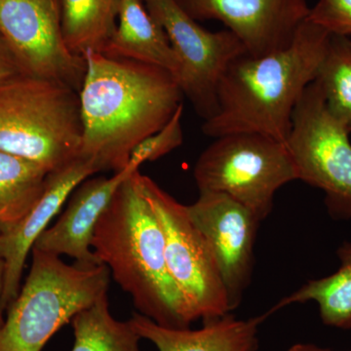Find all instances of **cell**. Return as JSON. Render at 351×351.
Listing matches in <instances>:
<instances>
[{"label": "cell", "mask_w": 351, "mask_h": 351, "mask_svg": "<svg viewBox=\"0 0 351 351\" xmlns=\"http://www.w3.org/2000/svg\"><path fill=\"white\" fill-rule=\"evenodd\" d=\"M134 173L101 214L92 249L131 295L138 313L160 326L186 329L193 319L168 269L158 219L138 191Z\"/></svg>", "instance_id": "3"}, {"label": "cell", "mask_w": 351, "mask_h": 351, "mask_svg": "<svg viewBox=\"0 0 351 351\" xmlns=\"http://www.w3.org/2000/svg\"><path fill=\"white\" fill-rule=\"evenodd\" d=\"M25 75L5 39L0 34V84Z\"/></svg>", "instance_id": "24"}, {"label": "cell", "mask_w": 351, "mask_h": 351, "mask_svg": "<svg viewBox=\"0 0 351 351\" xmlns=\"http://www.w3.org/2000/svg\"><path fill=\"white\" fill-rule=\"evenodd\" d=\"M350 135L328 110L314 80L295 106L286 145L298 179L324 193L328 214L336 221L351 219Z\"/></svg>", "instance_id": "8"}, {"label": "cell", "mask_w": 351, "mask_h": 351, "mask_svg": "<svg viewBox=\"0 0 351 351\" xmlns=\"http://www.w3.org/2000/svg\"><path fill=\"white\" fill-rule=\"evenodd\" d=\"M316 80L328 110L351 133V36L332 34L318 69Z\"/></svg>", "instance_id": "21"}, {"label": "cell", "mask_w": 351, "mask_h": 351, "mask_svg": "<svg viewBox=\"0 0 351 351\" xmlns=\"http://www.w3.org/2000/svg\"><path fill=\"white\" fill-rule=\"evenodd\" d=\"M339 267L334 274L313 279L299 290L272 306L265 317L294 304L314 302L319 309L321 320L327 326L351 330V242H343L337 249Z\"/></svg>", "instance_id": "17"}, {"label": "cell", "mask_w": 351, "mask_h": 351, "mask_svg": "<svg viewBox=\"0 0 351 351\" xmlns=\"http://www.w3.org/2000/svg\"><path fill=\"white\" fill-rule=\"evenodd\" d=\"M134 179L152 209L164 237L166 263L188 304L193 322L223 317L232 313L216 258L206 239L178 202L140 170Z\"/></svg>", "instance_id": "7"}, {"label": "cell", "mask_w": 351, "mask_h": 351, "mask_svg": "<svg viewBox=\"0 0 351 351\" xmlns=\"http://www.w3.org/2000/svg\"><path fill=\"white\" fill-rule=\"evenodd\" d=\"M186 211L213 252L230 311H234L251 284L254 248L262 221L249 208L221 193H199Z\"/></svg>", "instance_id": "11"}, {"label": "cell", "mask_w": 351, "mask_h": 351, "mask_svg": "<svg viewBox=\"0 0 351 351\" xmlns=\"http://www.w3.org/2000/svg\"><path fill=\"white\" fill-rule=\"evenodd\" d=\"M49 171L0 151V230L13 225L36 203Z\"/></svg>", "instance_id": "20"}, {"label": "cell", "mask_w": 351, "mask_h": 351, "mask_svg": "<svg viewBox=\"0 0 351 351\" xmlns=\"http://www.w3.org/2000/svg\"><path fill=\"white\" fill-rule=\"evenodd\" d=\"M117 20L103 54L160 66L180 80L181 61L142 0H119Z\"/></svg>", "instance_id": "16"}, {"label": "cell", "mask_w": 351, "mask_h": 351, "mask_svg": "<svg viewBox=\"0 0 351 351\" xmlns=\"http://www.w3.org/2000/svg\"><path fill=\"white\" fill-rule=\"evenodd\" d=\"M184 104L176 110L167 123L156 133L145 138L132 152L129 163L140 168L145 162L157 160L181 147L184 141L182 119Z\"/></svg>", "instance_id": "22"}, {"label": "cell", "mask_w": 351, "mask_h": 351, "mask_svg": "<svg viewBox=\"0 0 351 351\" xmlns=\"http://www.w3.org/2000/svg\"><path fill=\"white\" fill-rule=\"evenodd\" d=\"M138 170L128 163L112 177L88 178L69 196L68 206L56 223L48 226L32 248L58 257L69 256L82 269L101 265L92 250L95 228L120 184Z\"/></svg>", "instance_id": "14"}, {"label": "cell", "mask_w": 351, "mask_h": 351, "mask_svg": "<svg viewBox=\"0 0 351 351\" xmlns=\"http://www.w3.org/2000/svg\"><path fill=\"white\" fill-rule=\"evenodd\" d=\"M119 0H61L64 41L75 55L103 53L117 27Z\"/></svg>", "instance_id": "18"}, {"label": "cell", "mask_w": 351, "mask_h": 351, "mask_svg": "<svg viewBox=\"0 0 351 351\" xmlns=\"http://www.w3.org/2000/svg\"><path fill=\"white\" fill-rule=\"evenodd\" d=\"M32 253L31 271L0 329V351H41L60 328L108 294L107 265L82 269L38 249Z\"/></svg>", "instance_id": "5"}, {"label": "cell", "mask_w": 351, "mask_h": 351, "mask_svg": "<svg viewBox=\"0 0 351 351\" xmlns=\"http://www.w3.org/2000/svg\"><path fill=\"white\" fill-rule=\"evenodd\" d=\"M265 319V314L242 320L228 313L204 321L198 330L162 327L141 313H134L129 321L138 336L152 341L158 351H256L258 326Z\"/></svg>", "instance_id": "15"}, {"label": "cell", "mask_w": 351, "mask_h": 351, "mask_svg": "<svg viewBox=\"0 0 351 351\" xmlns=\"http://www.w3.org/2000/svg\"><path fill=\"white\" fill-rule=\"evenodd\" d=\"M80 91V156L99 172L125 169L133 149L162 128L182 104L179 80L160 66L87 51Z\"/></svg>", "instance_id": "1"}, {"label": "cell", "mask_w": 351, "mask_h": 351, "mask_svg": "<svg viewBox=\"0 0 351 351\" xmlns=\"http://www.w3.org/2000/svg\"><path fill=\"white\" fill-rule=\"evenodd\" d=\"M197 21H219L248 54L265 56L285 49L306 21V0H176Z\"/></svg>", "instance_id": "12"}, {"label": "cell", "mask_w": 351, "mask_h": 351, "mask_svg": "<svg viewBox=\"0 0 351 351\" xmlns=\"http://www.w3.org/2000/svg\"><path fill=\"white\" fill-rule=\"evenodd\" d=\"M75 345L71 351H141V338L130 321L114 319L108 294L80 311L71 319Z\"/></svg>", "instance_id": "19"}, {"label": "cell", "mask_w": 351, "mask_h": 351, "mask_svg": "<svg viewBox=\"0 0 351 351\" xmlns=\"http://www.w3.org/2000/svg\"><path fill=\"white\" fill-rule=\"evenodd\" d=\"M215 138L193 169L198 191L225 193L263 221L274 209L276 191L299 180L287 145L256 133Z\"/></svg>", "instance_id": "6"}, {"label": "cell", "mask_w": 351, "mask_h": 351, "mask_svg": "<svg viewBox=\"0 0 351 351\" xmlns=\"http://www.w3.org/2000/svg\"><path fill=\"white\" fill-rule=\"evenodd\" d=\"M330 36L306 19L285 49L234 58L219 77L217 112L205 120L203 133L214 138L256 133L287 142L295 106L316 80Z\"/></svg>", "instance_id": "2"}, {"label": "cell", "mask_w": 351, "mask_h": 351, "mask_svg": "<svg viewBox=\"0 0 351 351\" xmlns=\"http://www.w3.org/2000/svg\"><path fill=\"white\" fill-rule=\"evenodd\" d=\"M3 274H4V265L3 262L0 260V300H1V294H2V289H3ZM2 307L1 304H0V329H1L2 326L4 324L3 318H2Z\"/></svg>", "instance_id": "26"}, {"label": "cell", "mask_w": 351, "mask_h": 351, "mask_svg": "<svg viewBox=\"0 0 351 351\" xmlns=\"http://www.w3.org/2000/svg\"><path fill=\"white\" fill-rule=\"evenodd\" d=\"M82 133L73 88L29 75L0 84V151L54 172L80 156Z\"/></svg>", "instance_id": "4"}, {"label": "cell", "mask_w": 351, "mask_h": 351, "mask_svg": "<svg viewBox=\"0 0 351 351\" xmlns=\"http://www.w3.org/2000/svg\"><path fill=\"white\" fill-rule=\"evenodd\" d=\"M96 173L99 170L94 161L82 156L49 173L43 193L31 209L19 221L0 230V260L4 265L2 309L10 306L19 294L25 260L36 240L75 189Z\"/></svg>", "instance_id": "13"}, {"label": "cell", "mask_w": 351, "mask_h": 351, "mask_svg": "<svg viewBox=\"0 0 351 351\" xmlns=\"http://www.w3.org/2000/svg\"><path fill=\"white\" fill-rule=\"evenodd\" d=\"M307 20L330 34L351 36V0H318Z\"/></svg>", "instance_id": "23"}, {"label": "cell", "mask_w": 351, "mask_h": 351, "mask_svg": "<svg viewBox=\"0 0 351 351\" xmlns=\"http://www.w3.org/2000/svg\"><path fill=\"white\" fill-rule=\"evenodd\" d=\"M0 34L25 75L80 91L86 64L64 41L61 0H0Z\"/></svg>", "instance_id": "10"}, {"label": "cell", "mask_w": 351, "mask_h": 351, "mask_svg": "<svg viewBox=\"0 0 351 351\" xmlns=\"http://www.w3.org/2000/svg\"><path fill=\"white\" fill-rule=\"evenodd\" d=\"M162 27L182 64L180 85L203 119L217 112V84L226 66L247 52L232 32H210L188 15L176 0H142Z\"/></svg>", "instance_id": "9"}, {"label": "cell", "mask_w": 351, "mask_h": 351, "mask_svg": "<svg viewBox=\"0 0 351 351\" xmlns=\"http://www.w3.org/2000/svg\"><path fill=\"white\" fill-rule=\"evenodd\" d=\"M288 351H332L325 350V348H319V346L313 345V343H295ZM346 351H351L346 350Z\"/></svg>", "instance_id": "25"}]
</instances>
